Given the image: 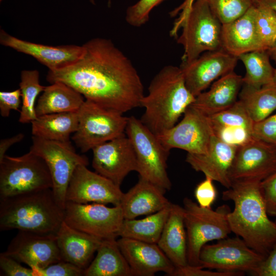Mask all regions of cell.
Listing matches in <instances>:
<instances>
[{
  "label": "cell",
  "instance_id": "cell-1",
  "mask_svg": "<svg viewBox=\"0 0 276 276\" xmlns=\"http://www.w3.org/2000/svg\"><path fill=\"white\" fill-rule=\"evenodd\" d=\"M83 46L84 52L78 61L49 71L47 81L64 83L85 100L122 114L140 106L144 86L128 57L106 38H93Z\"/></svg>",
  "mask_w": 276,
  "mask_h": 276
},
{
  "label": "cell",
  "instance_id": "cell-2",
  "mask_svg": "<svg viewBox=\"0 0 276 276\" xmlns=\"http://www.w3.org/2000/svg\"><path fill=\"white\" fill-rule=\"evenodd\" d=\"M260 182H233L230 188L223 192L222 199L234 203L233 211L227 214L232 232L266 258L276 244V222L268 217Z\"/></svg>",
  "mask_w": 276,
  "mask_h": 276
},
{
  "label": "cell",
  "instance_id": "cell-3",
  "mask_svg": "<svg viewBox=\"0 0 276 276\" xmlns=\"http://www.w3.org/2000/svg\"><path fill=\"white\" fill-rule=\"evenodd\" d=\"M195 98L180 67L166 65L153 78L141 101L145 111L140 120L154 134H160L177 123Z\"/></svg>",
  "mask_w": 276,
  "mask_h": 276
},
{
  "label": "cell",
  "instance_id": "cell-4",
  "mask_svg": "<svg viewBox=\"0 0 276 276\" xmlns=\"http://www.w3.org/2000/svg\"><path fill=\"white\" fill-rule=\"evenodd\" d=\"M64 219L52 189L0 198V229L56 234Z\"/></svg>",
  "mask_w": 276,
  "mask_h": 276
},
{
  "label": "cell",
  "instance_id": "cell-5",
  "mask_svg": "<svg viewBox=\"0 0 276 276\" xmlns=\"http://www.w3.org/2000/svg\"><path fill=\"white\" fill-rule=\"evenodd\" d=\"M222 24L211 10L206 0H195L189 10L179 15L170 31L183 48L182 62H189L206 52L222 48Z\"/></svg>",
  "mask_w": 276,
  "mask_h": 276
},
{
  "label": "cell",
  "instance_id": "cell-6",
  "mask_svg": "<svg viewBox=\"0 0 276 276\" xmlns=\"http://www.w3.org/2000/svg\"><path fill=\"white\" fill-rule=\"evenodd\" d=\"M125 133L135 151L136 171L140 178L166 191L170 190L172 183L167 173V160L170 150L134 116L128 117Z\"/></svg>",
  "mask_w": 276,
  "mask_h": 276
},
{
  "label": "cell",
  "instance_id": "cell-7",
  "mask_svg": "<svg viewBox=\"0 0 276 276\" xmlns=\"http://www.w3.org/2000/svg\"><path fill=\"white\" fill-rule=\"evenodd\" d=\"M183 203L188 263L198 265L202 247L209 241L227 237L232 232L227 220L231 210L226 205L220 206L215 211L202 208L187 197L184 198Z\"/></svg>",
  "mask_w": 276,
  "mask_h": 276
},
{
  "label": "cell",
  "instance_id": "cell-8",
  "mask_svg": "<svg viewBox=\"0 0 276 276\" xmlns=\"http://www.w3.org/2000/svg\"><path fill=\"white\" fill-rule=\"evenodd\" d=\"M43 159L29 151L18 157L6 155L0 162V198L52 189Z\"/></svg>",
  "mask_w": 276,
  "mask_h": 276
},
{
  "label": "cell",
  "instance_id": "cell-9",
  "mask_svg": "<svg viewBox=\"0 0 276 276\" xmlns=\"http://www.w3.org/2000/svg\"><path fill=\"white\" fill-rule=\"evenodd\" d=\"M79 124L72 139L82 153L125 133L128 117L85 100L78 111Z\"/></svg>",
  "mask_w": 276,
  "mask_h": 276
},
{
  "label": "cell",
  "instance_id": "cell-10",
  "mask_svg": "<svg viewBox=\"0 0 276 276\" xmlns=\"http://www.w3.org/2000/svg\"><path fill=\"white\" fill-rule=\"evenodd\" d=\"M30 151L45 162L52 179V190L58 204L64 210L71 179L79 165L87 166L88 158L76 152L71 141L62 142L32 136Z\"/></svg>",
  "mask_w": 276,
  "mask_h": 276
},
{
  "label": "cell",
  "instance_id": "cell-11",
  "mask_svg": "<svg viewBox=\"0 0 276 276\" xmlns=\"http://www.w3.org/2000/svg\"><path fill=\"white\" fill-rule=\"evenodd\" d=\"M265 257L250 248L239 237L225 238L216 243L204 245L199 265L217 271L253 274Z\"/></svg>",
  "mask_w": 276,
  "mask_h": 276
},
{
  "label": "cell",
  "instance_id": "cell-12",
  "mask_svg": "<svg viewBox=\"0 0 276 276\" xmlns=\"http://www.w3.org/2000/svg\"><path fill=\"white\" fill-rule=\"evenodd\" d=\"M124 220L120 205L66 201L64 221L79 231L102 239L118 237Z\"/></svg>",
  "mask_w": 276,
  "mask_h": 276
},
{
  "label": "cell",
  "instance_id": "cell-13",
  "mask_svg": "<svg viewBox=\"0 0 276 276\" xmlns=\"http://www.w3.org/2000/svg\"><path fill=\"white\" fill-rule=\"evenodd\" d=\"M214 135L210 117L190 105L179 122L156 136L169 150L178 148L201 154L208 152Z\"/></svg>",
  "mask_w": 276,
  "mask_h": 276
},
{
  "label": "cell",
  "instance_id": "cell-14",
  "mask_svg": "<svg viewBox=\"0 0 276 276\" xmlns=\"http://www.w3.org/2000/svg\"><path fill=\"white\" fill-rule=\"evenodd\" d=\"M276 172V146L254 137L238 146L229 177L235 181H262Z\"/></svg>",
  "mask_w": 276,
  "mask_h": 276
},
{
  "label": "cell",
  "instance_id": "cell-15",
  "mask_svg": "<svg viewBox=\"0 0 276 276\" xmlns=\"http://www.w3.org/2000/svg\"><path fill=\"white\" fill-rule=\"evenodd\" d=\"M3 252L27 265L34 271L62 260L56 234L18 231Z\"/></svg>",
  "mask_w": 276,
  "mask_h": 276
},
{
  "label": "cell",
  "instance_id": "cell-16",
  "mask_svg": "<svg viewBox=\"0 0 276 276\" xmlns=\"http://www.w3.org/2000/svg\"><path fill=\"white\" fill-rule=\"evenodd\" d=\"M91 150L92 166L95 172L118 186L129 173L136 171L135 151L126 133Z\"/></svg>",
  "mask_w": 276,
  "mask_h": 276
},
{
  "label": "cell",
  "instance_id": "cell-17",
  "mask_svg": "<svg viewBox=\"0 0 276 276\" xmlns=\"http://www.w3.org/2000/svg\"><path fill=\"white\" fill-rule=\"evenodd\" d=\"M124 193L110 180L81 165L75 169L66 194V202L119 205Z\"/></svg>",
  "mask_w": 276,
  "mask_h": 276
},
{
  "label": "cell",
  "instance_id": "cell-18",
  "mask_svg": "<svg viewBox=\"0 0 276 276\" xmlns=\"http://www.w3.org/2000/svg\"><path fill=\"white\" fill-rule=\"evenodd\" d=\"M238 60L221 49L204 52L190 62H182L179 67L187 87L196 97L214 81L233 72Z\"/></svg>",
  "mask_w": 276,
  "mask_h": 276
},
{
  "label": "cell",
  "instance_id": "cell-19",
  "mask_svg": "<svg viewBox=\"0 0 276 276\" xmlns=\"http://www.w3.org/2000/svg\"><path fill=\"white\" fill-rule=\"evenodd\" d=\"M117 241L132 275L153 276L159 271L172 275L175 267L157 244L122 237Z\"/></svg>",
  "mask_w": 276,
  "mask_h": 276
},
{
  "label": "cell",
  "instance_id": "cell-20",
  "mask_svg": "<svg viewBox=\"0 0 276 276\" xmlns=\"http://www.w3.org/2000/svg\"><path fill=\"white\" fill-rule=\"evenodd\" d=\"M0 42L17 52L32 56L49 71H55L68 66L82 56L83 45H65L51 46L21 40L2 30Z\"/></svg>",
  "mask_w": 276,
  "mask_h": 276
},
{
  "label": "cell",
  "instance_id": "cell-21",
  "mask_svg": "<svg viewBox=\"0 0 276 276\" xmlns=\"http://www.w3.org/2000/svg\"><path fill=\"white\" fill-rule=\"evenodd\" d=\"M237 147L224 142L214 135L206 153H187L186 161L196 171L202 172L205 176L229 189L232 185L229 173Z\"/></svg>",
  "mask_w": 276,
  "mask_h": 276
},
{
  "label": "cell",
  "instance_id": "cell-22",
  "mask_svg": "<svg viewBox=\"0 0 276 276\" xmlns=\"http://www.w3.org/2000/svg\"><path fill=\"white\" fill-rule=\"evenodd\" d=\"M166 190L140 178L138 182L124 193L120 205L124 219L150 215L164 209L171 202L165 196Z\"/></svg>",
  "mask_w": 276,
  "mask_h": 276
},
{
  "label": "cell",
  "instance_id": "cell-23",
  "mask_svg": "<svg viewBox=\"0 0 276 276\" xmlns=\"http://www.w3.org/2000/svg\"><path fill=\"white\" fill-rule=\"evenodd\" d=\"M62 260L85 270L103 239L76 229L64 221L56 233Z\"/></svg>",
  "mask_w": 276,
  "mask_h": 276
},
{
  "label": "cell",
  "instance_id": "cell-24",
  "mask_svg": "<svg viewBox=\"0 0 276 276\" xmlns=\"http://www.w3.org/2000/svg\"><path fill=\"white\" fill-rule=\"evenodd\" d=\"M243 84V77L234 71L215 81L209 90L195 97L191 105L208 116L221 112L234 105Z\"/></svg>",
  "mask_w": 276,
  "mask_h": 276
},
{
  "label": "cell",
  "instance_id": "cell-25",
  "mask_svg": "<svg viewBox=\"0 0 276 276\" xmlns=\"http://www.w3.org/2000/svg\"><path fill=\"white\" fill-rule=\"evenodd\" d=\"M255 5L240 17L222 25V48L238 57L255 51L262 50L256 34Z\"/></svg>",
  "mask_w": 276,
  "mask_h": 276
},
{
  "label": "cell",
  "instance_id": "cell-26",
  "mask_svg": "<svg viewBox=\"0 0 276 276\" xmlns=\"http://www.w3.org/2000/svg\"><path fill=\"white\" fill-rule=\"evenodd\" d=\"M157 244L175 267H182L188 264L183 207L172 203L170 213Z\"/></svg>",
  "mask_w": 276,
  "mask_h": 276
},
{
  "label": "cell",
  "instance_id": "cell-27",
  "mask_svg": "<svg viewBox=\"0 0 276 276\" xmlns=\"http://www.w3.org/2000/svg\"><path fill=\"white\" fill-rule=\"evenodd\" d=\"M84 97L69 85L56 82L45 87L35 107L37 117L55 113L76 112L85 101Z\"/></svg>",
  "mask_w": 276,
  "mask_h": 276
},
{
  "label": "cell",
  "instance_id": "cell-28",
  "mask_svg": "<svg viewBox=\"0 0 276 276\" xmlns=\"http://www.w3.org/2000/svg\"><path fill=\"white\" fill-rule=\"evenodd\" d=\"M116 238L102 240L96 257L84 270V276L132 275Z\"/></svg>",
  "mask_w": 276,
  "mask_h": 276
},
{
  "label": "cell",
  "instance_id": "cell-29",
  "mask_svg": "<svg viewBox=\"0 0 276 276\" xmlns=\"http://www.w3.org/2000/svg\"><path fill=\"white\" fill-rule=\"evenodd\" d=\"M34 136L62 142H70V136L77 130L78 111L55 113L37 117L31 123Z\"/></svg>",
  "mask_w": 276,
  "mask_h": 276
},
{
  "label": "cell",
  "instance_id": "cell-30",
  "mask_svg": "<svg viewBox=\"0 0 276 276\" xmlns=\"http://www.w3.org/2000/svg\"><path fill=\"white\" fill-rule=\"evenodd\" d=\"M172 203L141 219H124L118 236L157 244L170 213Z\"/></svg>",
  "mask_w": 276,
  "mask_h": 276
},
{
  "label": "cell",
  "instance_id": "cell-31",
  "mask_svg": "<svg viewBox=\"0 0 276 276\" xmlns=\"http://www.w3.org/2000/svg\"><path fill=\"white\" fill-rule=\"evenodd\" d=\"M242 103L254 123L260 122L276 109V85L254 88L243 85L239 95Z\"/></svg>",
  "mask_w": 276,
  "mask_h": 276
},
{
  "label": "cell",
  "instance_id": "cell-32",
  "mask_svg": "<svg viewBox=\"0 0 276 276\" xmlns=\"http://www.w3.org/2000/svg\"><path fill=\"white\" fill-rule=\"evenodd\" d=\"M238 58L246 70L245 75L243 77V85L260 88L274 84V68L271 64L267 51H255L243 54Z\"/></svg>",
  "mask_w": 276,
  "mask_h": 276
},
{
  "label": "cell",
  "instance_id": "cell-33",
  "mask_svg": "<svg viewBox=\"0 0 276 276\" xmlns=\"http://www.w3.org/2000/svg\"><path fill=\"white\" fill-rule=\"evenodd\" d=\"M45 86L41 85L39 73L37 70H25L21 72L19 88L21 94L22 105L19 122L29 123L37 119L36 101Z\"/></svg>",
  "mask_w": 276,
  "mask_h": 276
},
{
  "label": "cell",
  "instance_id": "cell-34",
  "mask_svg": "<svg viewBox=\"0 0 276 276\" xmlns=\"http://www.w3.org/2000/svg\"><path fill=\"white\" fill-rule=\"evenodd\" d=\"M255 24L262 50L268 51L276 43V12L261 4H255Z\"/></svg>",
  "mask_w": 276,
  "mask_h": 276
},
{
  "label": "cell",
  "instance_id": "cell-35",
  "mask_svg": "<svg viewBox=\"0 0 276 276\" xmlns=\"http://www.w3.org/2000/svg\"><path fill=\"white\" fill-rule=\"evenodd\" d=\"M209 117L213 130L221 127H239L247 129L252 134L254 123L239 100L226 109Z\"/></svg>",
  "mask_w": 276,
  "mask_h": 276
},
{
  "label": "cell",
  "instance_id": "cell-36",
  "mask_svg": "<svg viewBox=\"0 0 276 276\" xmlns=\"http://www.w3.org/2000/svg\"><path fill=\"white\" fill-rule=\"evenodd\" d=\"M211 10L222 24L243 15L254 4L253 0H206Z\"/></svg>",
  "mask_w": 276,
  "mask_h": 276
},
{
  "label": "cell",
  "instance_id": "cell-37",
  "mask_svg": "<svg viewBox=\"0 0 276 276\" xmlns=\"http://www.w3.org/2000/svg\"><path fill=\"white\" fill-rule=\"evenodd\" d=\"M166 0H139L127 9L125 20L127 24L134 27L145 25L149 19L153 8Z\"/></svg>",
  "mask_w": 276,
  "mask_h": 276
},
{
  "label": "cell",
  "instance_id": "cell-38",
  "mask_svg": "<svg viewBox=\"0 0 276 276\" xmlns=\"http://www.w3.org/2000/svg\"><path fill=\"white\" fill-rule=\"evenodd\" d=\"M213 131L215 135L219 139L237 147L246 143L253 137L251 132L242 127H221Z\"/></svg>",
  "mask_w": 276,
  "mask_h": 276
},
{
  "label": "cell",
  "instance_id": "cell-39",
  "mask_svg": "<svg viewBox=\"0 0 276 276\" xmlns=\"http://www.w3.org/2000/svg\"><path fill=\"white\" fill-rule=\"evenodd\" d=\"M252 136L259 140L276 146V113L254 123Z\"/></svg>",
  "mask_w": 276,
  "mask_h": 276
},
{
  "label": "cell",
  "instance_id": "cell-40",
  "mask_svg": "<svg viewBox=\"0 0 276 276\" xmlns=\"http://www.w3.org/2000/svg\"><path fill=\"white\" fill-rule=\"evenodd\" d=\"M34 271L35 276H81L84 275V270L69 262L61 260Z\"/></svg>",
  "mask_w": 276,
  "mask_h": 276
},
{
  "label": "cell",
  "instance_id": "cell-41",
  "mask_svg": "<svg viewBox=\"0 0 276 276\" xmlns=\"http://www.w3.org/2000/svg\"><path fill=\"white\" fill-rule=\"evenodd\" d=\"M213 180L208 176L196 186L194 195L197 203L204 208L210 209L215 202L217 192L213 183Z\"/></svg>",
  "mask_w": 276,
  "mask_h": 276
},
{
  "label": "cell",
  "instance_id": "cell-42",
  "mask_svg": "<svg viewBox=\"0 0 276 276\" xmlns=\"http://www.w3.org/2000/svg\"><path fill=\"white\" fill-rule=\"evenodd\" d=\"M260 190L268 215L276 217V172L261 181Z\"/></svg>",
  "mask_w": 276,
  "mask_h": 276
},
{
  "label": "cell",
  "instance_id": "cell-43",
  "mask_svg": "<svg viewBox=\"0 0 276 276\" xmlns=\"http://www.w3.org/2000/svg\"><path fill=\"white\" fill-rule=\"evenodd\" d=\"M19 262L2 252L0 254L1 275L35 276L34 270L21 265Z\"/></svg>",
  "mask_w": 276,
  "mask_h": 276
},
{
  "label": "cell",
  "instance_id": "cell-44",
  "mask_svg": "<svg viewBox=\"0 0 276 276\" xmlns=\"http://www.w3.org/2000/svg\"><path fill=\"white\" fill-rule=\"evenodd\" d=\"M204 269L205 268L200 265H192L188 264L182 267H175L172 276H236L242 275L244 274L205 270Z\"/></svg>",
  "mask_w": 276,
  "mask_h": 276
},
{
  "label": "cell",
  "instance_id": "cell-45",
  "mask_svg": "<svg viewBox=\"0 0 276 276\" xmlns=\"http://www.w3.org/2000/svg\"><path fill=\"white\" fill-rule=\"evenodd\" d=\"M21 94L20 88L11 91L0 92V113L7 118L12 110H19L21 104Z\"/></svg>",
  "mask_w": 276,
  "mask_h": 276
},
{
  "label": "cell",
  "instance_id": "cell-46",
  "mask_svg": "<svg viewBox=\"0 0 276 276\" xmlns=\"http://www.w3.org/2000/svg\"><path fill=\"white\" fill-rule=\"evenodd\" d=\"M252 275L276 276V244Z\"/></svg>",
  "mask_w": 276,
  "mask_h": 276
},
{
  "label": "cell",
  "instance_id": "cell-47",
  "mask_svg": "<svg viewBox=\"0 0 276 276\" xmlns=\"http://www.w3.org/2000/svg\"><path fill=\"white\" fill-rule=\"evenodd\" d=\"M24 134L20 133L9 138L1 139L0 141V162H1L9 148L13 144L20 142L24 138Z\"/></svg>",
  "mask_w": 276,
  "mask_h": 276
},
{
  "label": "cell",
  "instance_id": "cell-48",
  "mask_svg": "<svg viewBox=\"0 0 276 276\" xmlns=\"http://www.w3.org/2000/svg\"><path fill=\"white\" fill-rule=\"evenodd\" d=\"M195 0H185L179 6L170 12V15L174 17L179 14L182 15L185 14L191 8Z\"/></svg>",
  "mask_w": 276,
  "mask_h": 276
},
{
  "label": "cell",
  "instance_id": "cell-49",
  "mask_svg": "<svg viewBox=\"0 0 276 276\" xmlns=\"http://www.w3.org/2000/svg\"><path fill=\"white\" fill-rule=\"evenodd\" d=\"M264 5L276 12V0H259L256 4Z\"/></svg>",
  "mask_w": 276,
  "mask_h": 276
},
{
  "label": "cell",
  "instance_id": "cell-50",
  "mask_svg": "<svg viewBox=\"0 0 276 276\" xmlns=\"http://www.w3.org/2000/svg\"><path fill=\"white\" fill-rule=\"evenodd\" d=\"M268 53H269L270 56L274 61V62H275V63L276 64V51L275 52H268Z\"/></svg>",
  "mask_w": 276,
  "mask_h": 276
},
{
  "label": "cell",
  "instance_id": "cell-51",
  "mask_svg": "<svg viewBox=\"0 0 276 276\" xmlns=\"http://www.w3.org/2000/svg\"><path fill=\"white\" fill-rule=\"evenodd\" d=\"M276 51V43L274 45V46L270 49L268 51V52H275Z\"/></svg>",
  "mask_w": 276,
  "mask_h": 276
},
{
  "label": "cell",
  "instance_id": "cell-52",
  "mask_svg": "<svg viewBox=\"0 0 276 276\" xmlns=\"http://www.w3.org/2000/svg\"><path fill=\"white\" fill-rule=\"evenodd\" d=\"M273 83L276 85V68H274V77H273Z\"/></svg>",
  "mask_w": 276,
  "mask_h": 276
},
{
  "label": "cell",
  "instance_id": "cell-53",
  "mask_svg": "<svg viewBox=\"0 0 276 276\" xmlns=\"http://www.w3.org/2000/svg\"><path fill=\"white\" fill-rule=\"evenodd\" d=\"M259 0H253L254 4H256Z\"/></svg>",
  "mask_w": 276,
  "mask_h": 276
},
{
  "label": "cell",
  "instance_id": "cell-54",
  "mask_svg": "<svg viewBox=\"0 0 276 276\" xmlns=\"http://www.w3.org/2000/svg\"><path fill=\"white\" fill-rule=\"evenodd\" d=\"M89 1L93 4H95V1L94 0H89Z\"/></svg>",
  "mask_w": 276,
  "mask_h": 276
},
{
  "label": "cell",
  "instance_id": "cell-55",
  "mask_svg": "<svg viewBox=\"0 0 276 276\" xmlns=\"http://www.w3.org/2000/svg\"><path fill=\"white\" fill-rule=\"evenodd\" d=\"M2 0H0V1H2Z\"/></svg>",
  "mask_w": 276,
  "mask_h": 276
},
{
  "label": "cell",
  "instance_id": "cell-56",
  "mask_svg": "<svg viewBox=\"0 0 276 276\" xmlns=\"http://www.w3.org/2000/svg\"><path fill=\"white\" fill-rule=\"evenodd\" d=\"M275 222H276V220L275 221Z\"/></svg>",
  "mask_w": 276,
  "mask_h": 276
}]
</instances>
